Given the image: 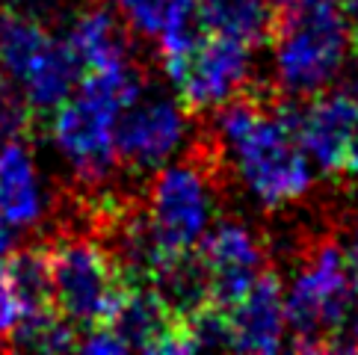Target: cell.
Here are the masks:
<instances>
[{"label":"cell","instance_id":"obj_20","mask_svg":"<svg viewBox=\"0 0 358 355\" xmlns=\"http://www.w3.org/2000/svg\"><path fill=\"white\" fill-rule=\"evenodd\" d=\"M33 116L36 113L30 110L21 86L0 71V143L24 139V133H27L33 124Z\"/></svg>","mask_w":358,"mask_h":355},{"label":"cell","instance_id":"obj_8","mask_svg":"<svg viewBox=\"0 0 358 355\" xmlns=\"http://www.w3.org/2000/svg\"><path fill=\"white\" fill-rule=\"evenodd\" d=\"M299 145L323 175H341L347 151L358 136V95L317 92L305 107H281Z\"/></svg>","mask_w":358,"mask_h":355},{"label":"cell","instance_id":"obj_23","mask_svg":"<svg viewBox=\"0 0 358 355\" xmlns=\"http://www.w3.org/2000/svg\"><path fill=\"white\" fill-rule=\"evenodd\" d=\"M343 9H347V24H350V45L358 57V0H343Z\"/></svg>","mask_w":358,"mask_h":355},{"label":"cell","instance_id":"obj_6","mask_svg":"<svg viewBox=\"0 0 358 355\" xmlns=\"http://www.w3.org/2000/svg\"><path fill=\"white\" fill-rule=\"evenodd\" d=\"M124 110L80 89L78 95H69L54 110L50 119V136L62 151L80 181L98 184L113 172L119 163L116 148V124Z\"/></svg>","mask_w":358,"mask_h":355},{"label":"cell","instance_id":"obj_24","mask_svg":"<svg viewBox=\"0 0 358 355\" xmlns=\"http://www.w3.org/2000/svg\"><path fill=\"white\" fill-rule=\"evenodd\" d=\"M341 175H347V178H358V136L352 139V145H350V151H347V160H343Z\"/></svg>","mask_w":358,"mask_h":355},{"label":"cell","instance_id":"obj_22","mask_svg":"<svg viewBox=\"0 0 358 355\" xmlns=\"http://www.w3.org/2000/svg\"><path fill=\"white\" fill-rule=\"evenodd\" d=\"M343 261H347V273H350L352 290L358 294V222L352 225V237H350V246L343 249Z\"/></svg>","mask_w":358,"mask_h":355},{"label":"cell","instance_id":"obj_7","mask_svg":"<svg viewBox=\"0 0 358 355\" xmlns=\"http://www.w3.org/2000/svg\"><path fill=\"white\" fill-rule=\"evenodd\" d=\"M249 71L252 48L201 33L172 83L178 86V101L187 113H208L237 98L249 80Z\"/></svg>","mask_w":358,"mask_h":355},{"label":"cell","instance_id":"obj_13","mask_svg":"<svg viewBox=\"0 0 358 355\" xmlns=\"http://www.w3.org/2000/svg\"><path fill=\"white\" fill-rule=\"evenodd\" d=\"M45 198L36 163L24 139L0 145V219L9 228H30L42 219Z\"/></svg>","mask_w":358,"mask_h":355},{"label":"cell","instance_id":"obj_5","mask_svg":"<svg viewBox=\"0 0 358 355\" xmlns=\"http://www.w3.org/2000/svg\"><path fill=\"white\" fill-rule=\"evenodd\" d=\"M54 308L71 326H104L116 317L131 282L92 240L69 237L48 249Z\"/></svg>","mask_w":358,"mask_h":355},{"label":"cell","instance_id":"obj_25","mask_svg":"<svg viewBox=\"0 0 358 355\" xmlns=\"http://www.w3.org/2000/svg\"><path fill=\"white\" fill-rule=\"evenodd\" d=\"M347 349H358V305H355V311L350 317V344H347Z\"/></svg>","mask_w":358,"mask_h":355},{"label":"cell","instance_id":"obj_17","mask_svg":"<svg viewBox=\"0 0 358 355\" xmlns=\"http://www.w3.org/2000/svg\"><path fill=\"white\" fill-rule=\"evenodd\" d=\"M3 273H6L12 296H15L18 308H21V323L57 311L54 308V290H50V258H48V249L27 246V249L12 252V255L6 252V255H3Z\"/></svg>","mask_w":358,"mask_h":355},{"label":"cell","instance_id":"obj_27","mask_svg":"<svg viewBox=\"0 0 358 355\" xmlns=\"http://www.w3.org/2000/svg\"><path fill=\"white\" fill-rule=\"evenodd\" d=\"M281 3H285V0H273V6H275V9H278V6H281Z\"/></svg>","mask_w":358,"mask_h":355},{"label":"cell","instance_id":"obj_19","mask_svg":"<svg viewBox=\"0 0 358 355\" xmlns=\"http://www.w3.org/2000/svg\"><path fill=\"white\" fill-rule=\"evenodd\" d=\"M136 33L143 36H160L163 30L187 27L196 21V3L199 0H113Z\"/></svg>","mask_w":358,"mask_h":355},{"label":"cell","instance_id":"obj_10","mask_svg":"<svg viewBox=\"0 0 358 355\" xmlns=\"http://www.w3.org/2000/svg\"><path fill=\"white\" fill-rule=\"evenodd\" d=\"M187 136V110L181 101L148 98L134 101L116 124V148L119 160L131 169L155 172L169 163V157L181 148Z\"/></svg>","mask_w":358,"mask_h":355},{"label":"cell","instance_id":"obj_3","mask_svg":"<svg viewBox=\"0 0 358 355\" xmlns=\"http://www.w3.org/2000/svg\"><path fill=\"white\" fill-rule=\"evenodd\" d=\"M352 282L335 240H323L293 275L285 290V317L293 332V347L302 352L338 349V335L350 317Z\"/></svg>","mask_w":358,"mask_h":355},{"label":"cell","instance_id":"obj_18","mask_svg":"<svg viewBox=\"0 0 358 355\" xmlns=\"http://www.w3.org/2000/svg\"><path fill=\"white\" fill-rule=\"evenodd\" d=\"M80 74H83V68H80L78 57H74V50L69 48V42L54 39L45 59L33 68L30 78L21 83V92L36 116H39V113H54L62 101L71 95V89L78 86Z\"/></svg>","mask_w":358,"mask_h":355},{"label":"cell","instance_id":"obj_2","mask_svg":"<svg viewBox=\"0 0 358 355\" xmlns=\"http://www.w3.org/2000/svg\"><path fill=\"white\" fill-rule=\"evenodd\" d=\"M281 92L311 98L338 78L350 48L343 0H285L273 27Z\"/></svg>","mask_w":358,"mask_h":355},{"label":"cell","instance_id":"obj_15","mask_svg":"<svg viewBox=\"0 0 358 355\" xmlns=\"http://www.w3.org/2000/svg\"><path fill=\"white\" fill-rule=\"evenodd\" d=\"M69 48L74 50L83 71L122 68L131 66V42L122 21L107 9H89L74 21L69 33Z\"/></svg>","mask_w":358,"mask_h":355},{"label":"cell","instance_id":"obj_12","mask_svg":"<svg viewBox=\"0 0 358 355\" xmlns=\"http://www.w3.org/2000/svg\"><path fill=\"white\" fill-rule=\"evenodd\" d=\"M119 332L127 349L143 352H169V344L178 328V314L166 302L157 287H136L131 284L122 299L116 317L107 323Z\"/></svg>","mask_w":358,"mask_h":355},{"label":"cell","instance_id":"obj_26","mask_svg":"<svg viewBox=\"0 0 358 355\" xmlns=\"http://www.w3.org/2000/svg\"><path fill=\"white\" fill-rule=\"evenodd\" d=\"M9 246H12V234H9V225H6L3 219H0V258H3L6 252H9Z\"/></svg>","mask_w":358,"mask_h":355},{"label":"cell","instance_id":"obj_21","mask_svg":"<svg viewBox=\"0 0 358 355\" xmlns=\"http://www.w3.org/2000/svg\"><path fill=\"white\" fill-rule=\"evenodd\" d=\"M78 347L83 352H95V355H107V352H131L127 344L119 338V332L113 326H89L83 338L78 340Z\"/></svg>","mask_w":358,"mask_h":355},{"label":"cell","instance_id":"obj_9","mask_svg":"<svg viewBox=\"0 0 358 355\" xmlns=\"http://www.w3.org/2000/svg\"><path fill=\"white\" fill-rule=\"evenodd\" d=\"M199 261L208 275V299L231 311L264 273V246L246 225L220 222L199 240Z\"/></svg>","mask_w":358,"mask_h":355},{"label":"cell","instance_id":"obj_14","mask_svg":"<svg viewBox=\"0 0 358 355\" xmlns=\"http://www.w3.org/2000/svg\"><path fill=\"white\" fill-rule=\"evenodd\" d=\"M196 21L201 33L234 39L255 50L273 39L275 6L273 0H199Z\"/></svg>","mask_w":358,"mask_h":355},{"label":"cell","instance_id":"obj_1","mask_svg":"<svg viewBox=\"0 0 358 355\" xmlns=\"http://www.w3.org/2000/svg\"><path fill=\"white\" fill-rule=\"evenodd\" d=\"M216 133L258 205L281 208L308 193L314 181L311 160L281 110L270 113L258 98L237 95L220 107Z\"/></svg>","mask_w":358,"mask_h":355},{"label":"cell","instance_id":"obj_4","mask_svg":"<svg viewBox=\"0 0 358 355\" xmlns=\"http://www.w3.org/2000/svg\"><path fill=\"white\" fill-rule=\"evenodd\" d=\"M216 210L213 181L204 166L193 160L160 166V175L151 184L148 219H145V263L155 270L184 252H193L210 228Z\"/></svg>","mask_w":358,"mask_h":355},{"label":"cell","instance_id":"obj_11","mask_svg":"<svg viewBox=\"0 0 358 355\" xmlns=\"http://www.w3.org/2000/svg\"><path fill=\"white\" fill-rule=\"evenodd\" d=\"M228 326H231V349L278 352L285 347V287L275 273L264 270L255 278L249 294L228 311Z\"/></svg>","mask_w":358,"mask_h":355},{"label":"cell","instance_id":"obj_16","mask_svg":"<svg viewBox=\"0 0 358 355\" xmlns=\"http://www.w3.org/2000/svg\"><path fill=\"white\" fill-rule=\"evenodd\" d=\"M50 45H54V36L27 12H0V71L9 80L21 86L45 59Z\"/></svg>","mask_w":358,"mask_h":355}]
</instances>
